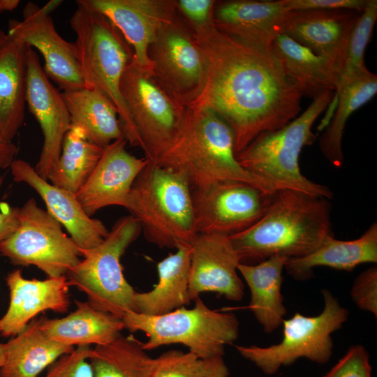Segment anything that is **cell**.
<instances>
[{"instance_id": "6da1fadb", "label": "cell", "mask_w": 377, "mask_h": 377, "mask_svg": "<svg viewBox=\"0 0 377 377\" xmlns=\"http://www.w3.org/2000/svg\"><path fill=\"white\" fill-rule=\"evenodd\" d=\"M205 64L200 91L188 105L209 108L235 135V155L257 136L296 118L302 95L285 75L271 47L229 36L214 22L191 28Z\"/></svg>"}, {"instance_id": "ee69618b", "label": "cell", "mask_w": 377, "mask_h": 377, "mask_svg": "<svg viewBox=\"0 0 377 377\" xmlns=\"http://www.w3.org/2000/svg\"><path fill=\"white\" fill-rule=\"evenodd\" d=\"M63 1L61 0H51L46 3L41 9L44 13L50 15V14L56 10L61 3Z\"/></svg>"}, {"instance_id": "2e32d148", "label": "cell", "mask_w": 377, "mask_h": 377, "mask_svg": "<svg viewBox=\"0 0 377 377\" xmlns=\"http://www.w3.org/2000/svg\"><path fill=\"white\" fill-rule=\"evenodd\" d=\"M26 102L43 135L40 155L34 168L47 180L59 157L64 136L72 126L61 93L45 74L38 54L31 47L27 59Z\"/></svg>"}, {"instance_id": "d590c367", "label": "cell", "mask_w": 377, "mask_h": 377, "mask_svg": "<svg viewBox=\"0 0 377 377\" xmlns=\"http://www.w3.org/2000/svg\"><path fill=\"white\" fill-rule=\"evenodd\" d=\"M91 349L89 346H77L52 364L44 376L38 377H93L89 362Z\"/></svg>"}, {"instance_id": "3957f363", "label": "cell", "mask_w": 377, "mask_h": 377, "mask_svg": "<svg viewBox=\"0 0 377 377\" xmlns=\"http://www.w3.org/2000/svg\"><path fill=\"white\" fill-rule=\"evenodd\" d=\"M331 235L329 199L282 189L272 194L258 222L229 238L240 263L253 265L274 256L304 257Z\"/></svg>"}, {"instance_id": "4fadbf2b", "label": "cell", "mask_w": 377, "mask_h": 377, "mask_svg": "<svg viewBox=\"0 0 377 377\" xmlns=\"http://www.w3.org/2000/svg\"><path fill=\"white\" fill-rule=\"evenodd\" d=\"M149 57L154 77L175 100L186 106L195 99L203 84L205 64L190 27L175 17L158 34Z\"/></svg>"}, {"instance_id": "e575fe53", "label": "cell", "mask_w": 377, "mask_h": 377, "mask_svg": "<svg viewBox=\"0 0 377 377\" xmlns=\"http://www.w3.org/2000/svg\"><path fill=\"white\" fill-rule=\"evenodd\" d=\"M348 38L335 91L348 81L369 72L364 64V53L377 20V1L368 0Z\"/></svg>"}, {"instance_id": "83f0119b", "label": "cell", "mask_w": 377, "mask_h": 377, "mask_svg": "<svg viewBox=\"0 0 377 377\" xmlns=\"http://www.w3.org/2000/svg\"><path fill=\"white\" fill-rule=\"evenodd\" d=\"M61 94L71 126L80 128L91 142L105 149L112 142L124 138L117 109L102 92L85 87Z\"/></svg>"}, {"instance_id": "277c9868", "label": "cell", "mask_w": 377, "mask_h": 377, "mask_svg": "<svg viewBox=\"0 0 377 377\" xmlns=\"http://www.w3.org/2000/svg\"><path fill=\"white\" fill-rule=\"evenodd\" d=\"M124 207L146 239L159 248L191 246L198 235L187 181L152 161L135 178Z\"/></svg>"}, {"instance_id": "7bdbcfd3", "label": "cell", "mask_w": 377, "mask_h": 377, "mask_svg": "<svg viewBox=\"0 0 377 377\" xmlns=\"http://www.w3.org/2000/svg\"><path fill=\"white\" fill-rule=\"evenodd\" d=\"M20 4L18 0H0V13L12 11Z\"/></svg>"}, {"instance_id": "ba28073f", "label": "cell", "mask_w": 377, "mask_h": 377, "mask_svg": "<svg viewBox=\"0 0 377 377\" xmlns=\"http://www.w3.org/2000/svg\"><path fill=\"white\" fill-rule=\"evenodd\" d=\"M141 232L136 220L124 216L100 244L80 249L83 258L66 276L93 307L121 319L128 312H138L136 291L124 276L121 258Z\"/></svg>"}, {"instance_id": "9a60e30c", "label": "cell", "mask_w": 377, "mask_h": 377, "mask_svg": "<svg viewBox=\"0 0 377 377\" xmlns=\"http://www.w3.org/2000/svg\"><path fill=\"white\" fill-rule=\"evenodd\" d=\"M8 34L22 40L40 52L44 71L63 91L85 87L74 43L62 38L55 29L50 15L33 2L22 11V20H10Z\"/></svg>"}, {"instance_id": "ab89813d", "label": "cell", "mask_w": 377, "mask_h": 377, "mask_svg": "<svg viewBox=\"0 0 377 377\" xmlns=\"http://www.w3.org/2000/svg\"><path fill=\"white\" fill-rule=\"evenodd\" d=\"M215 3L212 0H179L177 1V7L191 24V28H198L213 21Z\"/></svg>"}, {"instance_id": "f6af8a7d", "label": "cell", "mask_w": 377, "mask_h": 377, "mask_svg": "<svg viewBox=\"0 0 377 377\" xmlns=\"http://www.w3.org/2000/svg\"><path fill=\"white\" fill-rule=\"evenodd\" d=\"M6 343H0V369L6 360Z\"/></svg>"}, {"instance_id": "d4e9b609", "label": "cell", "mask_w": 377, "mask_h": 377, "mask_svg": "<svg viewBox=\"0 0 377 377\" xmlns=\"http://www.w3.org/2000/svg\"><path fill=\"white\" fill-rule=\"evenodd\" d=\"M377 263V223L374 222L359 238L343 241L327 237L314 251L302 258H289L284 269L296 280L313 276L316 267L353 271L363 263Z\"/></svg>"}, {"instance_id": "9c48e42d", "label": "cell", "mask_w": 377, "mask_h": 377, "mask_svg": "<svg viewBox=\"0 0 377 377\" xmlns=\"http://www.w3.org/2000/svg\"><path fill=\"white\" fill-rule=\"evenodd\" d=\"M321 293L324 306L320 314L295 313L283 320V338L279 343L267 347L236 345L238 353L267 375L275 374L281 367L302 357L326 364L332 354V334L342 327L349 312L329 290L323 289Z\"/></svg>"}, {"instance_id": "5bb4252c", "label": "cell", "mask_w": 377, "mask_h": 377, "mask_svg": "<svg viewBox=\"0 0 377 377\" xmlns=\"http://www.w3.org/2000/svg\"><path fill=\"white\" fill-rule=\"evenodd\" d=\"M76 3L106 17L131 47L132 60L153 72L149 47L159 31L175 17L177 1L77 0Z\"/></svg>"}, {"instance_id": "5b68a950", "label": "cell", "mask_w": 377, "mask_h": 377, "mask_svg": "<svg viewBox=\"0 0 377 377\" xmlns=\"http://www.w3.org/2000/svg\"><path fill=\"white\" fill-rule=\"evenodd\" d=\"M333 95V91L325 92L286 126L260 133L235 155L239 163L277 190L291 189L331 199L334 194L328 186L302 174L299 157L303 147L316 140L312 126L330 103Z\"/></svg>"}, {"instance_id": "d6986e66", "label": "cell", "mask_w": 377, "mask_h": 377, "mask_svg": "<svg viewBox=\"0 0 377 377\" xmlns=\"http://www.w3.org/2000/svg\"><path fill=\"white\" fill-rule=\"evenodd\" d=\"M10 168L15 182L25 183L38 193L46 211L66 228L80 249L94 248L108 236L109 231L105 225L85 212L74 193L42 178L22 159H15Z\"/></svg>"}, {"instance_id": "bcb514c9", "label": "cell", "mask_w": 377, "mask_h": 377, "mask_svg": "<svg viewBox=\"0 0 377 377\" xmlns=\"http://www.w3.org/2000/svg\"><path fill=\"white\" fill-rule=\"evenodd\" d=\"M6 36V34L3 32V31L0 30V43L5 38Z\"/></svg>"}, {"instance_id": "836d02e7", "label": "cell", "mask_w": 377, "mask_h": 377, "mask_svg": "<svg viewBox=\"0 0 377 377\" xmlns=\"http://www.w3.org/2000/svg\"><path fill=\"white\" fill-rule=\"evenodd\" d=\"M223 357L202 358L179 350H170L154 358L151 377H228Z\"/></svg>"}, {"instance_id": "603a6c76", "label": "cell", "mask_w": 377, "mask_h": 377, "mask_svg": "<svg viewBox=\"0 0 377 377\" xmlns=\"http://www.w3.org/2000/svg\"><path fill=\"white\" fill-rule=\"evenodd\" d=\"M30 48L8 34L0 43V135L9 140L15 138L24 119Z\"/></svg>"}, {"instance_id": "4316f807", "label": "cell", "mask_w": 377, "mask_h": 377, "mask_svg": "<svg viewBox=\"0 0 377 377\" xmlns=\"http://www.w3.org/2000/svg\"><path fill=\"white\" fill-rule=\"evenodd\" d=\"M288 259L274 256L256 264L238 265V272L251 293L249 308L266 333L276 330L287 313L281 286L282 272Z\"/></svg>"}, {"instance_id": "30bf717a", "label": "cell", "mask_w": 377, "mask_h": 377, "mask_svg": "<svg viewBox=\"0 0 377 377\" xmlns=\"http://www.w3.org/2000/svg\"><path fill=\"white\" fill-rule=\"evenodd\" d=\"M61 227L34 198H29L19 208L16 229L0 241V253L15 265L37 267L47 278L66 275L82 255Z\"/></svg>"}, {"instance_id": "60d3db41", "label": "cell", "mask_w": 377, "mask_h": 377, "mask_svg": "<svg viewBox=\"0 0 377 377\" xmlns=\"http://www.w3.org/2000/svg\"><path fill=\"white\" fill-rule=\"evenodd\" d=\"M18 212V207H11L6 202H0V241L6 239L16 229Z\"/></svg>"}, {"instance_id": "44dd1931", "label": "cell", "mask_w": 377, "mask_h": 377, "mask_svg": "<svg viewBox=\"0 0 377 377\" xmlns=\"http://www.w3.org/2000/svg\"><path fill=\"white\" fill-rule=\"evenodd\" d=\"M6 283L10 303L0 318V334L3 337H15L44 311L63 313L68 309L70 283L66 275L43 281L29 280L17 269L8 274Z\"/></svg>"}, {"instance_id": "8992f818", "label": "cell", "mask_w": 377, "mask_h": 377, "mask_svg": "<svg viewBox=\"0 0 377 377\" xmlns=\"http://www.w3.org/2000/svg\"><path fill=\"white\" fill-rule=\"evenodd\" d=\"M70 19L74 43L85 86L105 94L115 105L124 139L140 148V142L123 101L120 84L133 57L131 47L119 31L101 14L77 4Z\"/></svg>"}, {"instance_id": "f1b7e54d", "label": "cell", "mask_w": 377, "mask_h": 377, "mask_svg": "<svg viewBox=\"0 0 377 377\" xmlns=\"http://www.w3.org/2000/svg\"><path fill=\"white\" fill-rule=\"evenodd\" d=\"M34 318L9 342L0 377H38L47 367L75 348L50 339Z\"/></svg>"}, {"instance_id": "ffe728a7", "label": "cell", "mask_w": 377, "mask_h": 377, "mask_svg": "<svg viewBox=\"0 0 377 377\" xmlns=\"http://www.w3.org/2000/svg\"><path fill=\"white\" fill-rule=\"evenodd\" d=\"M357 13L345 9L290 11L281 34L332 62L339 74Z\"/></svg>"}, {"instance_id": "f35d334b", "label": "cell", "mask_w": 377, "mask_h": 377, "mask_svg": "<svg viewBox=\"0 0 377 377\" xmlns=\"http://www.w3.org/2000/svg\"><path fill=\"white\" fill-rule=\"evenodd\" d=\"M368 0H284L288 11L304 10H352L362 12Z\"/></svg>"}, {"instance_id": "cb8c5ba5", "label": "cell", "mask_w": 377, "mask_h": 377, "mask_svg": "<svg viewBox=\"0 0 377 377\" xmlns=\"http://www.w3.org/2000/svg\"><path fill=\"white\" fill-rule=\"evenodd\" d=\"M271 50L302 96L314 100L325 92L336 90L339 71L327 59L283 34L273 40Z\"/></svg>"}, {"instance_id": "1f68e13d", "label": "cell", "mask_w": 377, "mask_h": 377, "mask_svg": "<svg viewBox=\"0 0 377 377\" xmlns=\"http://www.w3.org/2000/svg\"><path fill=\"white\" fill-rule=\"evenodd\" d=\"M93 377H151L154 358L133 335L96 346L89 355Z\"/></svg>"}, {"instance_id": "8d00e7d4", "label": "cell", "mask_w": 377, "mask_h": 377, "mask_svg": "<svg viewBox=\"0 0 377 377\" xmlns=\"http://www.w3.org/2000/svg\"><path fill=\"white\" fill-rule=\"evenodd\" d=\"M369 356L362 345L350 346L323 377H371Z\"/></svg>"}, {"instance_id": "7dc6e473", "label": "cell", "mask_w": 377, "mask_h": 377, "mask_svg": "<svg viewBox=\"0 0 377 377\" xmlns=\"http://www.w3.org/2000/svg\"><path fill=\"white\" fill-rule=\"evenodd\" d=\"M3 181V177L0 175V185H2Z\"/></svg>"}, {"instance_id": "4dcf8cb0", "label": "cell", "mask_w": 377, "mask_h": 377, "mask_svg": "<svg viewBox=\"0 0 377 377\" xmlns=\"http://www.w3.org/2000/svg\"><path fill=\"white\" fill-rule=\"evenodd\" d=\"M336 93L338 106L319 138V147L329 163L339 168L344 161L342 137L346 121L352 113L376 94L377 75L369 71L344 83Z\"/></svg>"}, {"instance_id": "7c38bea8", "label": "cell", "mask_w": 377, "mask_h": 377, "mask_svg": "<svg viewBox=\"0 0 377 377\" xmlns=\"http://www.w3.org/2000/svg\"><path fill=\"white\" fill-rule=\"evenodd\" d=\"M197 234L231 236L258 222L266 213L272 194L248 184L226 182L192 190Z\"/></svg>"}, {"instance_id": "e0dca14e", "label": "cell", "mask_w": 377, "mask_h": 377, "mask_svg": "<svg viewBox=\"0 0 377 377\" xmlns=\"http://www.w3.org/2000/svg\"><path fill=\"white\" fill-rule=\"evenodd\" d=\"M239 258L228 236L198 234L191 244L188 297L217 293L232 302L241 301L244 283L238 273Z\"/></svg>"}, {"instance_id": "d6a6232c", "label": "cell", "mask_w": 377, "mask_h": 377, "mask_svg": "<svg viewBox=\"0 0 377 377\" xmlns=\"http://www.w3.org/2000/svg\"><path fill=\"white\" fill-rule=\"evenodd\" d=\"M103 150L91 142L80 128L72 126L64 136L59 157L47 181L77 193L92 173Z\"/></svg>"}, {"instance_id": "f546056e", "label": "cell", "mask_w": 377, "mask_h": 377, "mask_svg": "<svg viewBox=\"0 0 377 377\" xmlns=\"http://www.w3.org/2000/svg\"><path fill=\"white\" fill-rule=\"evenodd\" d=\"M191 255V246H182L158 262V283L148 292H136L138 313L149 316L163 315L190 304Z\"/></svg>"}, {"instance_id": "484cf974", "label": "cell", "mask_w": 377, "mask_h": 377, "mask_svg": "<svg viewBox=\"0 0 377 377\" xmlns=\"http://www.w3.org/2000/svg\"><path fill=\"white\" fill-rule=\"evenodd\" d=\"M75 304L76 309L62 318H41V329L50 339L73 347L99 346L121 334L124 329L121 318L93 307L87 301Z\"/></svg>"}, {"instance_id": "52a82bcc", "label": "cell", "mask_w": 377, "mask_h": 377, "mask_svg": "<svg viewBox=\"0 0 377 377\" xmlns=\"http://www.w3.org/2000/svg\"><path fill=\"white\" fill-rule=\"evenodd\" d=\"M193 301L192 309L182 306L163 315L128 312L122 318L124 329L146 334L148 340L142 343L145 350L179 343L202 358L223 357L226 346L239 336L237 316L211 309L200 296Z\"/></svg>"}, {"instance_id": "ac0fdd59", "label": "cell", "mask_w": 377, "mask_h": 377, "mask_svg": "<svg viewBox=\"0 0 377 377\" xmlns=\"http://www.w3.org/2000/svg\"><path fill=\"white\" fill-rule=\"evenodd\" d=\"M126 144L123 138L107 146L88 179L75 193L89 216L108 206L124 207L133 182L149 162L130 154Z\"/></svg>"}, {"instance_id": "74e56055", "label": "cell", "mask_w": 377, "mask_h": 377, "mask_svg": "<svg viewBox=\"0 0 377 377\" xmlns=\"http://www.w3.org/2000/svg\"><path fill=\"white\" fill-rule=\"evenodd\" d=\"M350 296L360 309L371 313L377 318V267L372 266L361 272L355 279Z\"/></svg>"}, {"instance_id": "7402d4cb", "label": "cell", "mask_w": 377, "mask_h": 377, "mask_svg": "<svg viewBox=\"0 0 377 377\" xmlns=\"http://www.w3.org/2000/svg\"><path fill=\"white\" fill-rule=\"evenodd\" d=\"M290 11L284 0H233L215 3L213 22L221 31L247 44L268 49Z\"/></svg>"}, {"instance_id": "8fae6325", "label": "cell", "mask_w": 377, "mask_h": 377, "mask_svg": "<svg viewBox=\"0 0 377 377\" xmlns=\"http://www.w3.org/2000/svg\"><path fill=\"white\" fill-rule=\"evenodd\" d=\"M120 91L145 157L155 162L173 136L186 109L157 81L153 72L132 59Z\"/></svg>"}, {"instance_id": "b9f144b4", "label": "cell", "mask_w": 377, "mask_h": 377, "mask_svg": "<svg viewBox=\"0 0 377 377\" xmlns=\"http://www.w3.org/2000/svg\"><path fill=\"white\" fill-rule=\"evenodd\" d=\"M18 153L17 146L0 135V169L10 168Z\"/></svg>"}, {"instance_id": "7a4b0ae2", "label": "cell", "mask_w": 377, "mask_h": 377, "mask_svg": "<svg viewBox=\"0 0 377 377\" xmlns=\"http://www.w3.org/2000/svg\"><path fill=\"white\" fill-rule=\"evenodd\" d=\"M182 175L191 191L237 182L272 194L277 190L242 167L235 153V135L214 110L186 106L170 141L154 162Z\"/></svg>"}]
</instances>
